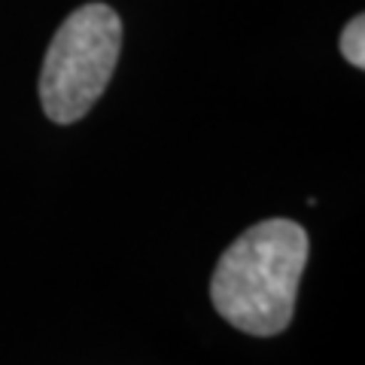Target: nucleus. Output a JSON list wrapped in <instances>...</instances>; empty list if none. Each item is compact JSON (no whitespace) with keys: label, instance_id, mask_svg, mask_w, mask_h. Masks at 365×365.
<instances>
[{"label":"nucleus","instance_id":"2","mask_svg":"<svg viewBox=\"0 0 365 365\" xmlns=\"http://www.w3.org/2000/svg\"><path fill=\"white\" fill-rule=\"evenodd\" d=\"M122 52V19L107 4L76 6L61 21L40 71V104L55 125H73L98 104Z\"/></svg>","mask_w":365,"mask_h":365},{"label":"nucleus","instance_id":"3","mask_svg":"<svg viewBox=\"0 0 365 365\" xmlns=\"http://www.w3.org/2000/svg\"><path fill=\"white\" fill-rule=\"evenodd\" d=\"M338 49L344 55V61L353 64L356 71L365 67V16H353L344 31H341V40H338Z\"/></svg>","mask_w":365,"mask_h":365},{"label":"nucleus","instance_id":"1","mask_svg":"<svg viewBox=\"0 0 365 365\" xmlns=\"http://www.w3.org/2000/svg\"><path fill=\"white\" fill-rule=\"evenodd\" d=\"M307 247V232L292 220L250 225L216 262L210 280L216 314L247 335H280L295 314Z\"/></svg>","mask_w":365,"mask_h":365}]
</instances>
